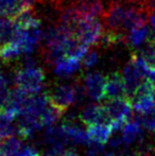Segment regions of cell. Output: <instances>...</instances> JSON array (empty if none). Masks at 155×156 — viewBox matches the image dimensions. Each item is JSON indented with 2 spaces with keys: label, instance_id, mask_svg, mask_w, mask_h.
I'll list each match as a JSON object with an SVG mask.
<instances>
[{
  "label": "cell",
  "instance_id": "cell-18",
  "mask_svg": "<svg viewBox=\"0 0 155 156\" xmlns=\"http://www.w3.org/2000/svg\"><path fill=\"white\" fill-rule=\"evenodd\" d=\"M21 54H23V51L20 47L14 41H8L0 47V58H1V62L4 64L15 62Z\"/></svg>",
  "mask_w": 155,
  "mask_h": 156
},
{
  "label": "cell",
  "instance_id": "cell-8",
  "mask_svg": "<svg viewBox=\"0 0 155 156\" xmlns=\"http://www.w3.org/2000/svg\"><path fill=\"white\" fill-rule=\"evenodd\" d=\"M122 98H128L125 84H124L122 74L119 72H112L106 76L103 99L113 100V99Z\"/></svg>",
  "mask_w": 155,
  "mask_h": 156
},
{
  "label": "cell",
  "instance_id": "cell-1",
  "mask_svg": "<svg viewBox=\"0 0 155 156\" xmlns=\"http://www.w3.org/2000/svg\"><path fill=\"white\" fill-rule=\"evenodd\" d=\"M45 79V72L39 66H16L13 72V83L15 86L30 94L41 93L43 90Z\"/></svg>",
  "mask_w": 155,
  "mask_h": 156
},
{
  "label": "cell",
  "instance_id": "cell-27",
  "mask_svg": "<svg viewBox=\"0 0 155 156\" xmlns=\"http://www.w3.org/2000/svg\"><path fill=\"white\" fill-rule=\"evenodd\" d=\"M149 23L151 25L152 31H153V35L155 36V11L149 14Z\"/></svg>",
  "mask_w": 155,
  "mask_h": 156
},
{
  "label": "cell",
  "instance_id": "cell-2",
  "mask_svg": "<svg viewBox=\"0 0 155 156\" xmlns=\"http://www.w3.org/2000/svg\"><path fill=\"white\" fill-rule=\"evenodd\" d=\"M103 106L113 132L123 129L124 124L132 116V103L129 98L106 100Z\"/></svg>",
  "mask_w": 155,
  "mask_h": 156
},
{
  "label": "cell",
  "instance_id": "cell-11",
  "mask_svg": "<svg viewBox=\"0 0 155 156\" xmlns=\"http://www.w3.org/2000/svg\"><path fill=\"white\" fill-rule=\"evenodd\" d=\"M44 141L51 148H65L69 144V139L63 125H50L44 134Z\"/></svg>",
  "mask_w": 155,
  "mask_h": 156
},
{
  "label": "cell",
  "instance_id": "cell-25",
  "mask_svg": "<svg viewBox=\"0 0 155 156\" xmlns=\"http://www.w3.org/2000/svg\"><path fill=\"white\" fill-rule=\"evenodd\" d=\"M17 156H41L39 152L36 150L35 148L31 146H23L21 150L19 151V153L17 154Z\"/></svg>",
  "mask_w": 155,
  "mask_h": 156
},
{
  "label": "cell",
  "instance_id": "cell-20",
  "mask_svg": "<svg viewBox=\"0 0 155 156\" xmlns=\"http://www.w3.org/2000/svg\"><path fill=\"white\" fill-rule=\"evenodd\" d=\"M134 51L137 52L148 65L155 69V36L153 34L143 46H140L138 49Z\"/></svg>",
  "mask_w": 155,
  "mask_h": 156
},
{
  "label": "cell",
  "instance_id": "cell-7",
  "mask_svg": "<svg viewBox=\"0 0 155 156\" xmlns=\"http://www.w3.org/2000/svg\"><path fill=\"white\" fill-rule=\"evenodd\" d=\"M111 0H68L81 17H101Z\"/></svg>",
  "mask_w": 155,
  "mask_h": 156
},
{
  "label": "cell",
  "instance_id": "cell-23",
  "mask_svg": "<svg viewBox=\"0 0 155 156\" xmlns=\"http://www.w3.org/2000/svg\"><path fill=\"white\" fill-rule=\"evenodd\" d=\"M98 61H99V53L97 50H88L82 58V66L86 69H89L97 65Z\"/></svg>",
  "mask_w": 155,
  "mask_h": 156
},
{
  "label": "cell",
  "instance_id": "cell-4",
  "mask_svg": "<svg viewBox=\"0 0 155 156\" xmlns=\"http://www.w3.org/2000/svg\"><path fill=\"white\" fill-rule=\"evenodd\" d=\"M132 107L138 114H143L155 107V81L145 79L130 98Z\"/></svg>",
  "mask_w": 155,
  "mask_h": 156
},
{
  "label": "cell",
  "instance_id": "cell-21",
  "mask_svg": "<svg viewBox=\"0 0 155 156\" xmlns=\"http://www.w3.org/2000/svg\"><path fill=\"white\" fill-rule=\"evenodd\" d=\"M21 148H23L21 141L14 135L4 138L0 141V150L6 156H17Z\"/></svg>",
  "mask_w": 155,
  "mask_h": 156
},
{
  "label": "cell",
  "instance_id": "cell-13",
  "mask_svg": "<svg viewBox=\"0 0 155 156\" xmlns=\"http://www.w3.org/2000/svg\"><path fill=\"white\" fill-rule=\"evenodd\" d=\"M80 61L72 58H67V56L61 58L60 61H58L52 66L54 74L62 79H66L71 76L76 72H78L80 70Z\"/></svg>",
  "mask_w": 155,
  "mask_h": 156
},
{
  "label": "cell",
  "instance_id": "cell-19",
  "mask_svg": "<svg viewBox=\"0 0 155 156\" xmlns=\"http://www.w3.org/2000/svg\"><path fill=\"white\" fill-rule=\"evenodd\" d=\"M16 31V21L12 17L0 16V44L12 41ZM0 46V47H1Z\"/></svg>",
  "mask_w": 155,
  "mask_h": 156
},
{
  "label": "cell",
  "instance_id": "cell-10",
  "mask_svg": "<svg viewBox=\"0 0 155 156\" xmlns=\"http://www.w3.org/2000/svg\"><path fill=\"white\" fill-rule=\"evenodd\" d=\"M79 118H80L81 122L87 126L95 123L110 124L104 106L100 104H95V103H90V104L86 105L81 111Z\"/></svg>",
  "mask_w": 155,
  "mask_h": 156
},
{
  "label": "cell",
  "instance_id": "cell-9",
  "mask_svg": "<svg viewBox=\"0 0 155 156\" xmlns=\"http://www.w3.org/2000/svg\"><path fill=\"white\" fill-rule=\"evenodd\" d=\"M121 74L122 78H123L124 84H125L128 98L130 99L136 91L137 87L140 85V83L145 80V78H143L140 70L138 69V67L136 66V64L133 62L132 58L124 66Z\"/></svg>",
  "mask_w": 155,
  "mask_h": 156
},
{
  "label": "cell",
  "instance_id": "cell-24",
  "mask_svg": "<svg viewBox=\"0 0 155 156\" xmlns=\"http://www.w3.org/2000/svg\"><path fill=\"white\" fill-rule=\"evenodd\" d=\"M41 156H80L73 149L66 150L65 148H50Z\"/></svg>",
  "mask_w": 155,
  "mask_h": 156
},
{
  "label": "cell",
  "instance_id": "cell-16",
  "mask_svg": "<svg viewBox=\"0 0 155 156\" xmlns=\"http://www.w3.org/2000/svg\"><path fill=\"white\" fill-rule=\"evenodd\" d=\"M113 129L108 123H95L87 126V134L90 141L105 144L112 136Z\"/></svg>",
  "mask_w": 155,
  "mask_h": 156
},
{
  "label": "cell",
  "instance_id": "cell-30",
  "mask_svg": "<svg viewBox=\"0 0 155 156\" xmlns=\"http://www.w3.org/2000/svg\"><path fill=\"white\" fill-rule=\"evenodd\" d=\"M0 61H1V58H0Z\"/></svg>",
  "mask_w": 155,
  "mask_h": 156
},
{
  "label": "cell",
  "instance_id": "cell-12",
  "mask_svg": "<svg viewBox=\"0 0 155 156\" xmlns=\"http://www.w3.org/2000/svg\"><path fill=\"white\" fill-rule=\"evenodd\" d=\"M150 28L148 23L137 26V27L131 29L126 36V46L133 48V49H138L140 46H143L151 36Z\"/></svg>",
  "mask_w": 155,
  "mask_h": 156
},
{
  "label": "cell",
  "instance_id": "cell-6",
  "mask_svg": "<svg viewBox=\"0 0 155 156\" xmlns=\"http://www.w3.org/2000/svg\"><path fill=\"white\" fill-rule=\"evenodd\" d=\"M86 96L93 101H100L104 97L106 76L99 71L87 72L80 79Z\"/></svg>",
  "mask_w": 155,
  "mask_h": 156
},
{
  "label": "cell",
  "instance_id": "cell-15",
  "mask_svg": "<svg viewBox=\"0 0 155 156\" xmlns=\"http://www.w3.org/2000/svg\"><path fill=\"white\" fill-rule=\"evenodd\" d=\"M64 127L65 132L67 134L69 141L71 144H89V137L88 134L85 129H83L80 125L76 123V121H67L65 120V122L62 124Z\"/></svg>",
  "mask_w": 155,
  "mask_h": 156
},
{
  "label": "cell",
  "instance_id": "cell-29",
  "mask_svg": "<svg viewBox=\"0 0 155 156\" xmlns=\"http://www.w3.org/2000/svg\"><path fill=\"white\" fill-rule=\"evenodd\" d=\"M0 156H6L5 154H4V153L3 152H2V151L1 150H0Z\"/></svg>",
  "mask_w": 155,
  "mask_h": 156
},
{
  "label": "cell",
  "instance_id": "cell-22",
  "mask_svg": "<svg viewBox=\"0 0 155 156\" xmlns=\"http://www.w3.org/2000/svg\"><path fill=\"white\" fill-rule=\"evenodd\" d=\"M14 134H16V126L12 124V121L0 114V141Z\"/></svg>",
  "mask_w": 155,
  "mask_h": 156
},
{
  "label": "cell",
  "instance_id": "cell-28",
  "mask_svg": "<svg viewBox=\"0 0 155 156\" xmlns=\"http://www.w3.org/2000/svg\"><path fill=\"white\" fill-rule=\"evenodd\" d=\"M101 156H116V154H115L114 150H103Z\"/></svg>",
  "mask_w": 155,
  "mask_h": 156
},
{
  "label": "cell",
  "instance_id": "cell-26",
  "mask_svg": "<svg viewBox=\"0 0 155 156\" xmlns=\"http://www.w3.org/2000/svg\"><path fill=\"white\" fill-rule=\"evenodd\" d=\"M9 88V79L5 76V74L0 69V93Z\"/></svg>",
  "mask_w": 155,
  "mask_h": 156
},
{
  "label": "cell",
  "instance_id": "cell-17",
  "mask_svg": "<svg viewBox=\"0 0 155 156\" xmlns=\"http://www.w3.org/2000/svg\"><path fill=\"white\" fill-rule=\"evenodd\" d=\"M31 6L33 5L26 3L23 0H0V16L14 18Z\"/></svg>",
  "mask_w": 155,
  "mask_h": 156
},
{
  "label": "cell",
  "instance_id": "cell-3",
  "mask_svg": "<svg viewBox=\"0 0 155 156\" xmlns=\"http://www.w3.org/2000/svg\"><path fill=\"white\" fill-rule=\"evenodd\" d=\"M104 32L103 23L98 17H82L73 30V34L81 43L88 47L97 46Z\"/></svg>",
  "mask_w": 155,
  "mask_h": 156
},
{
  "label": "cell",
  "instance_id": "cell-5",
  "mask_svg": "<svg viewBox=\"0 0 155 156\" xmlns=\"http://www.w3.org/2000/svg\"><path fill=\"white\" fill-rule=\"evenodd\" d=\"M48 94L51 105L62 111L63 113H65L69 106L77 103V91L75 83H55L51 89L48 90Z\"/></svg>",
  "mask_w": 155,
  "mask_h": 156
},
{
  "label": "cell",
  "instance_id": "cell-14",
  "mask_svg": "<svg viewBox=\"0 0 155 156\" xmlns=\"http://www.w3.org/2000/svg\"><path fill=\"white\" fill-rule=\"evenodd\" d=\"M122 138L125 144H132L134 142H143L145 135H143V125L137 119L131 120L124 124L122 129Z\"/></svg>",
  "mask_w": 155,
  "mask_h": 156
}]
</instances>
